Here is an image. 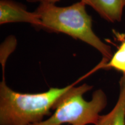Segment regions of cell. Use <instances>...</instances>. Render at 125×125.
Instances as JSON below:
<instances>
[{
  "label": "cell",
  "instance_id": "6da1fadb",
  "mask_svg": "<svg viewBox=\"0 0 125 125\" xmlns=\"http://www.w3.org/2000/svg\"><path fill=\"white\" fill-rule=\"evenodd\" d=\"M77 82L62 88L51 87L38 93L14 91L6 83L4 73L0 82V125H30L51 116L62 98Z\"/></svg>",
  "mask_w": 125,
  "mask_h": 125
},
{
  "label": "cell",
  "instance_id": "7a4b0ae2",
  "mask_svg": "<svg viewBox=\"0 0 125 125\" xmlns=\"http://www.w3.org/2000/svg\"><path fill=\"white\" fill-rule=\"evenodd\" d=\"M83 1L68 7H58L55 4L40 3L35 13L40 20V28L50 32H62L87 43L102 54L105 63L112 57L111 47L104 43L92 29V19Z\"/></svg>",
  "mask_w": 125,
  "mask_h": 125
},
{
  "label": "cell",
  "instance_id": "3957f363",
  "mask_svg": "<svg viewBox=\"0 0 125 125\" xmlns=\"http://www.w3.org/2000/svg\"><path fill=\"white\" fill-rule=\"evenodd\" d=\"M92 87L87 83L74 86L59 101L49 118L30 125H94L100 113L107 106V97L104 91L98 89L93 92L91 100H85L83 96Z\"/></svg>",
  "mask_w": 125,
  "mask_h": 125
},
{
  "label": "cell",
  "instance_id": "277c9868",
  "mask_svg": "<svg viewBox=\"0 0 125 125\" xmlns=\"http://www.w3.org/2000/svg\"><path fill=\"white\" fill-rule=\"evenodd\" d=\"M27 23L40 27V20L35 12H30L23 5L13 0L0 1V24Z\"/></svg>",
  "mask_w": 125,
  "mask_h": 125
},
{
  "label": "cell",
  "instance_id": "5b68a950",
  "mask_svg": "<svg viewBox=\"0 0 125 125\" xmlns=\"http://www.w3.org/2000/svg\"><path fill=\"white\" fill-rule=\"evenodd\" d=\"M109 22L121 21L125 0H81Z\"/></svg>",
  "mask_w": 125,
  "mask_h": 125
},
{
  "label": "cell",
  "instance_id": "8992f818",
  "mask_svg": "<svg viewBox=\"0 0 125 125\" xmlns=\"http://www.w3.org/2000/svg\"><path fill=\"white\" fill-rule=\"evenodd\" d=\"M94 125H125V74L119 81L118 101L109 113L100 115Z\"/></svg>",
  "mask_w": 125,
  "mask_h": 125
},
{
  "label": "cell",
  "instance_id": "52a82bcc",
  "mask_svg": "<svg viewBox=\"0 0 125 125\" xmlns=\"http://www.w3.org/2000/svg\"><path fill=\"white\" fill-rule=\"evenodd\" d=\"M100 68H113L116 71L121 72L123 74H125V40L123 41L108 62L105 63L101 62L94 70Z\"/></svg>",
  "mask_w": 125,
  "mask_h": 125
},
{
  "label": "cell",
  "instance_id": "ba28073f",
  "mask_svg": "<svg viewBox=\"0 0 125 125\" xmlns=\"http://www.w3.org/2000/svg\"><path fill=\"white\" fill-rule=\"evenodd\" d=\"M16 46V40L13 37H10L6 40L1 47V63L2 68L5 69L7 59L9 54L15 50Z\"/></svg>",
  "mask_w": 125,
  "mask_h": 125
},
{
  "label": "cell",
  "instance_id": "9c48e42d",
  "mask_svg": "<svg viewBox=\"0 0 125 125\" xmlns=\"http://www.w3.org/2000/svg\"><path fill=\"white\" fill-rule=\"evenodd\" d=\"M60 1V0H27V2L30 3H34V2H47V3H52V4H55L56 2H58V1ZM81 1V0H80Z\"/></svg>",
  "mask_w": 125,
  "mask_h": 125
}]
</instances>
